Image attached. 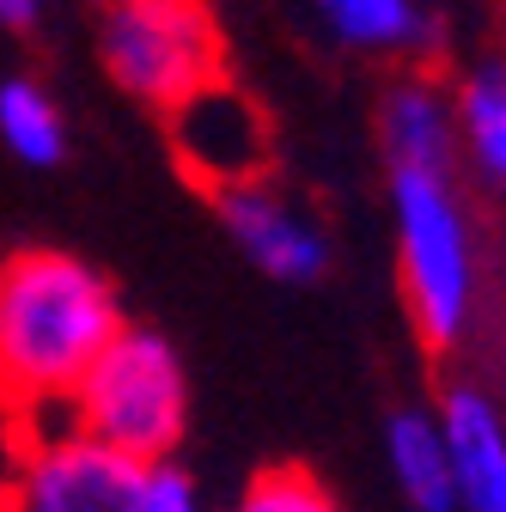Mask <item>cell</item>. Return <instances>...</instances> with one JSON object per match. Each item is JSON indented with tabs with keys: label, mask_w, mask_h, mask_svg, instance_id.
<instances>
[{
	"label": "cell",
	"mask_w": 506,
	"mask_h": 512,
	"mask_svg": "<svg viewBox=\"0 0 506 512\" xmlns=\"http://www.w3.org/2000/svg\"><path fill=\"white\" fill-rule=\"evenodd\" d=\"M372 141L385 171L397 165H458V122H452V86L427 61H397V74L378 92Z\"/></svg>",
	"instance_id": "obj_9"
},
{
	"label": "cell",
	"mask_w": 506,
	"mask_h": 512,
	"mask_svg": "<svg viewBox=\"0 0 506 512\" xmlns=\"http://www.w3.org/2000/svg\"><path fill=\"white\" fill-rule=\"evenodd\" d=\"M61 415L135 464L177 458V445L189 433V372L159 330L122 324L98 348V360L80 372Z\"/></svg>",
	"instance_id": "obj_3"
},
{
	"label": "cell",
	"mask_w": 506,
	"mask_h": 512,
	"mask_svg": "<svg viewBox=\"0 0 506 512\" xmlns=\"http://www.w3.org/2000/svg\"><path fill=\"white\" fill-rule=\"evenodd\" d=\"M482 330L494 336V348H500V372H506V287L488 299V317H482Z\"/></svg>",
	"instance_id": "obj_17"
},
{
	"label": "cell",
	"mask_w": 506,
	"mask_h": 512,
	"mask_svg": "<svg viewBox=\"0 0 506 512\" xmlns=\"http://www.w3.org/2000/svg\"><path fill=\"white\" fill-rule=\"evenodd\" d=\"M397 287L427 354L452 360L482 336L488 317V256L470 189L458 165H397L385 171Z\"/></svg>",
	"instance_id": "obj_2"
},
{
	"label": "cell",
	"mask_w": 506,
	"mask_h": 512,
	"mask_svg": "<svg viewBox=\"0 0 506 512\" xmlns=\"http://www.w3.org/2000/svg\"><path fill=\"white\" fill-rule=\"evenodd\" d=\"M141 470L147 464L98 445L74 421H49L19 433V464L7 476L0 512H135Z\"/></svg>",
	"instance_id": "obj_5"
},
{
	"label": "cell",
	"mask_w": 506,
	"mask_h": 512,
	"mask_svg": "<svg viewBox=\"0 0 506 512\" xmlns=\"http://www.w3.org/2000/svg\"><path fill=\"white\" fill-rule=\"evenodd\" d=\"M433 409L446 427L458 512H506V403L482 378H452Z\"/></svg>",
	"instance_id": "obj_8"
},
{
	"label": "cell",
	"mask_w": 506,
	"mask_h": 512,
	"mask_svg": "<svg viewBox=\"0 0 506 512\" xmlns=\"http://www.w3.org/2000/svg\"><path fill=\"white\" fill-rule=\"evenodd\" d=\"M43 19V0H0V25L7 31H31Z\"/></svg>",
	"instance_id": "obj_16"
},
{
	"label": "cell",
	"mask_w": 506,
	"mask_h": 512,
	"mask_svg": "<svg viewBox=\"0 0 506 512\" xmlns=\"http://www.w3.org/2000/svg\"><path fill=\"white\" fill-rule=\"evenodd\" d=\"M452 122H458V171L476 189L506 196V49L476 55L452 80Z\"/></svg>",
	"instance_id": "obj_10"
},
{
	"label": "cell",
	"mask_w": 506,
	"mask_h": 512,
	"mask_svg": "<svg viewBox=\"0 0 506 512\" xmlns=\"http://www.w3.org/2000/svg\"><path fill=\"white\" fill-rule=\"evenodd\" d=\"M385 470L409 512H458V482H452V452L446 427L433 403H403L385 415Z\"/></svg>",
	"instance_id": "obj_11"
},
{
	"label": "cell",
	"mask_w": 506,
	"mask_h": 512,
	"mask_svg": "<svg viewBox=\"0 0 506 512\" xmlns=\"http://www.w3.org/2000/svg\"><path fill=\"white\" fill-rule=\"evenodd\" d=\"M318 25L372 61H427L439 49V25L421 0H311Z\"/></svg>",
	"instance_id": "obj_12"
},
{
	"label": "cell",
	"mask_w": 506,
	"mask_h": 512,
	"mask_svg": "<svg viewBox=\"0 0 506 512\" xmlns=\"http://www.w3.org/2000/svg\"><path fill=\"white\" fill-rule=\"evenodd\" d=\"M165 122H171V153H177L183 177L208 189V196L269 171V116L226 74L196 86L183 104H171Z\"/></svg>",
	"instance_id": "obj_7"
},
{
	"label": "cell",
	"mask_w": 506,
	"mask_h": 512,
	"mask_svg": "<svg viewBox=\"0 0 506 512\" xmlns=\"http://www.w3.org/2000/svg\"><path fill=\"white\" fill-rule=\"evenodd\" d=\"M214 214H220L232 250L257 275H269L275 287H318L336 263L324 214L311 202H299L293 189H281L269 171L244 177L232 189H214Z\"/></svg>",
	"instance_id": "obj_6"
},
{
	"label": "cell",
	"mask_w": 506,
	"mask_h": 512,
	"mask_svg": "<svg viewBox=\"0 0 506 512\" xmlns=\"http://www.w3.org/2000/svg\"><path fill=\"white\" fill-rule=\"evenodd\" d=\"M0 147L31 171H49L68 159V110H61V98L43 80L31 74L0 80Z\"/></svg>",
	"instance_id": "obj_13"
},
{
	"label": "cell",
	"mask_w": 506,
	"mask_h": 512,
	"mask_svg": "<svg viewBox=\"0 0 506 512\" xmlns=\"http://www.w3.org/2000/svg\"><path fill=\"white\" fill-rule=\"evenodd\" d=\"M135 512H220V506L202 494V482L189 476L177 458H159V464H147V470H141Z\"/></svg>",
	"instance_id": "obj_15"
},
{
	"label": "cell",
	"mask_w": 506,
	"mask_h": 512,
	"mask_svg": "<svg viewBox=\"0 0 506 512\" xmlns=\"http://www.w3.org/2000/svg\"><path fill=\"white\" fill-rule=\"evenodd\" d=\"M98 61L122 98L171 110L226 74V37L208 0H92Z\"/></svg>",
	"instance_id": "obj_4"
},
{
	"label": "cell",
	"mask_w": 506,
	"mask_h": 512,
	"mask_svg": "<svg viewBox=\"0 0 506 512\" xmlns=\"http://www.w3.org/2000/svg\"><path fill=\"white\" fill-rule=\"evenodd\" d=\"M129 324L104 269L74 250H13L0 263V409L19 433L68 421L80 372Z\"/></svg>",
	"instance_id": "obj_1"
},
{
	"label": "cell",
	"mask_w": 506,
	"mask_h": 512,
	"mask_svg": "<svg viewBox=\"0 0 506 512\" xmlns=\"http://www.w3.org/2000/svg\"><path fill=\"white\" fill-rule=\"evenodd\" d=\"M226 512H348V506H342L318 476H311V470L275 464V470H257V476H250Z\"/></svg>",
	"instance_id": "obj_14"
}]
</instances>
